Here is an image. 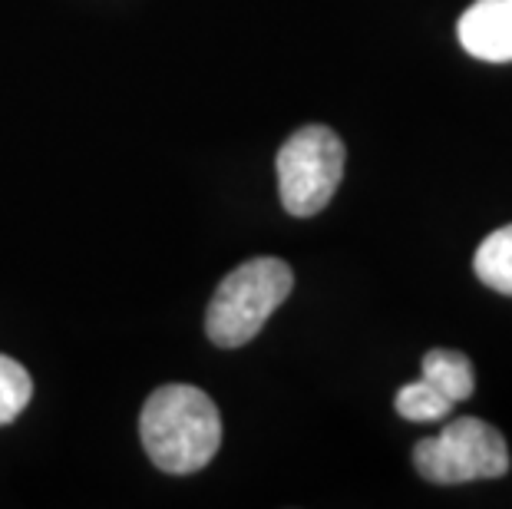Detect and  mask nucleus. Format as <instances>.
Masks as SVG:
<instances>
[{"mask_svg":"<svg viewBox=\"0 0 512 509\" xmlns=\"http://www.w3.org/2000/svg\"><path fill=\"white\" fill-rule=\"evenodd\" d=\"M463 50L486 63H512V0H476L456 24Z\"/></svg>","mask_w":512,"mask_h":509,"instance_id":"nucleus-5","label":"nucleus"},{"mask_svg":"<svg viewBox=\"0 0 512 509\" xmlns=\"http://www.w3.org/2000/svg\"><path fill=\"white\" fill-rule=\"evenodd\" d=\"M291 288L294 272L288 262L271 255L248 258L215 288L209 311H205V334L219 348H242L258 338V331L291 295Z\"/></svg>","mask_w":512,"mask_h":509,"instance_id":"nucleus-2","label":"nucleus"},{"mask_svg":"<svg viewBox=\"0 0 512 509\" xmlns=\"http://www.w3.org/2000/svg\"><path fill=\"white\" fill-rule=\"evenodd\" d=\"M344 179V143L334 129L314 123L301 126L278 149V192L281 205L308 219L328 209Z\"/></svg>","mask_w":512,"mask_h":509,"instance_id":"nucleus-4","label":"nucleus"},{"mask_svg":"<svg viewBox=\"0 0 512 509\" xmlns=\"http://www.w3.org/2000/svg\"><path fill=\"white\" fill-rule=\"evenodd\" d=\"M473 272L486 288L512 298V225L489 232L473 255Z\"/></svg>","mask_w":512,"mask_h":509,"instance_id":"nucleus-7","label":"nucleus"},{"mask_svg":"<svg viewBox=\"0 0 512 509\" xmlns=\"http://www.w3.org/2000/svg\"><path fill=\"white\" fill-rule=\"evenodd\" d=\"M420 377L427 381L430 387H437L443 397H450L453 404L460 400L473 397L476 391V374H473V364L470 357L463 351H450V348H433L427 351L420 364Z\"/></svg>","mask_w":512,"mask_h":509,"instance_id":"nucleus-6","label":"nucleus"},{"mask_svg":"<svg viewBox=\"0 0 512 509\" xmlns=\"http://www.w3.org/2000/svg\"><path fill=\"white\" fill-rule=\"evenodd\" d=\"M139 437L162 473H199L222 447V417L215 400L192 384L152 391L139 414Z\"/></svg>","mask_w":512,"mask_h":509,"instance_id":"nucleus-1","label":"nucleus"},{"mask_svg":"<svg viewBox=\"0 0 512 509\" xmlns=\"http://www.w3.org/2000/svg\"><path fill=\"white\" fill-rule=\"evenodd\" d=\"M413 467L430 483L460 486L473 480H496L509 470L506 437L479 417H456L437 437L413 447Z\"/></svg>","mask_w":512,"mask_h":509,"instance_id":"nucleus-3","label":"nucleus"},{"mask_svg":"<svg viewBox=\"0 0 512 509\" xmlns=\"http://www.w3.org/2000/svg\"><path fill=\"white\" fill-rule=\"evenodd\" d=\"M394 407H397V414L403 420H413V424H437V420H446L453 414L456 404L420 377V381L400 387Z\"/></svg>","mask_w":512,"mask_h":509,"instance_id":"nucleus-8","label":"nucleus"},{"mask_svg":"<svg viewBox=\"0 0 512 509\" xmlns=\"http://www.w3.org/2000/svg\"><path fill=\"white\" fill-rule=\"evenodd\" d=\"M30 397H34V381H30V374L24 371V364L0 354V427L24 414Z\"/></svg>","mask_w":512,"mask_h":509,"instance_id":"nucleus-9","label":"nucleus"}]
</instances>
